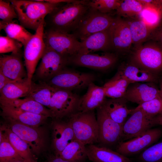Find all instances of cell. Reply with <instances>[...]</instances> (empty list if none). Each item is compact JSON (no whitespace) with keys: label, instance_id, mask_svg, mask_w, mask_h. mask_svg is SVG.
<instances>
[{"label":"cell","instance_id":"cell-29","mask_svg":"<svg viewBox=\"0 0 162 162\" xmlns=\"http://www.w3.org/2000/svg\"><path fill=\"white\" fill-rule=\"evenodd\" d=\"M0 104L12 106L31 113L52 118L49 109L31 99L24 98L6 102H0Z\"/></svg>","mask_w":162,"mask_h":162},{"label":"cell","instance_id":"cell-2","mask_svg":"<svg viewBox=\"0 0 162 162\" xmlns=\"http://www.w3.org/2000/svg\"><path fill=\"white\" fill-rule=\"evenodd\" d=\"M13 5L21 25L35 32L46 16L64 3L45 0H8Z\"/></svg>","mask_w":162,"mask_h":162},{"label":"cell","instance_id":"cell-39","mask_svg":"<svg viewBox=\"0 0 162 162\" xmlns=\"http://www.w3.org/2000/svg\"><path fill=\"white\" fill-rule=\"evenodd\" d=\"M22 44L7 36H0V53L3 54L11 52L12 53H22Z\"/></svg>","mask_w":162,"mask_h":162},{"label":"cell","instance_id":"cell-12","mask_svg":"<svg viewBox=\"0 0 162 162\" xmlns=\"http://www.w3.org/2000/svg\"><path fill=\"white\" fill-rule=\"evenodd\" d=\"M10 129L29 146L33 153L40 154L45 148L46 134L39 127L29 126L11 120H7Z\"/></svg>","mask_w":162,"mask_h":162},{"label":"cell","instance_id":"cell-46","mask_svg":"<svg viewBox=\"0 0 162 162\" xmlns=\"http://www.w3.org/2000/svg\"><path fill=\"white\" fill-rule=\"evenodd\" d=\"M157 7L159 10L162 19V0H158Z\"/></svg>","mask_w":162,"mask_h":162},{"label":"cell","instance_id":"cell-33","mask_svg":"<svg viewBox=\"0 0 162 162\" xmlns=\"http://www.w3.org/2000/svg\"><path fill=\"white\" fill-rule=\"evenodd\" d=\"M132 83L125 79H110L103 86L106 97L112 99L124 97L128 87Z\"/></svg>","mask_w":162,"mask_h":162},{"label":"cell","instance_id":"cell-5","mask_svg":"<svg viewBox=\"0 0 162 162\" xmlns=\"http://www.w3.org/2000/svg\"><path fill=\"white\" fill-rule=\"evenodd\" d=\"M97 78L92 73L82 72L65 68L45 82L56 89L72 91L87 87Z\"/></svg>","mask_w":162,"mask_h":162},{"label":"cell","instance_id":"cell-9","mask_svg":"<svg viewBox=\"0 0 162 162\" xmlns=\"http://www.w3.org/2000/svg\"><path fill=\"white\" fill-rule=\"evenodd\" d=\"M44 21L24 47L23 57L28 80L31 83L37 64L42 56L46 46L43 35Z\"/></svg>","mask_w":162,"mask_h":162},{"label":"cell","instance_id":"cell-41","mask_svg":"<svg viewBox=\"0 0 162 162\" xmlns=\"http://www.w3.org/2000/svg\"><path fill=\"white\" fill-rule=\"evenodd\" d=\"M136 108L140 109L148 116L154 117L162 112V99L157 98L138 105Z\"/></svg>","mask_w":162,"mask_h":162},{"label":"cell","instance_id":"cell-6","mask_svg":"<svg viewBox=\"0 0 162 162\" xmlns=\"http://www.w3.org/2000/svg\"><path fill=\"white\" fill-rule=\"evenodd\" d=\"M114 18L110 14L102 13L89 8L72 34L82 41L93 34L108 29Z\"/></svg>","mask_w":162,"mask_h":162},{"label":"cell","instance_id":"cell-16","mask_svg":"<svg viewBox=\"0 0 162 162\" xmlns=\"http://www.w3.org/2000/svg\"><path fill=\"white\" fill-rule=\"evenodd\" d=\"M130 114L122 126V141L136 137L156 125L155 117H151L140 109H133Z\"/></svg>","mask_w":162,"mask_h":162},{"label":"cell","instance_id":"cell-35","mask_svg":"<svg viewBox=\"0 0 162 162\" xmlns=\"http://www.w3.org/2000/svg\"><path fill=\"white\" fill-rule=\"evenodd\" d=\"M143 8L138 0H120L115 13L117 16L124 18H134L138 17Z\"/></svg>","mask_w":162,"mask_h":162},{"label":"cell","instance_id":"cell-7","mask_svg":"<svg viewBox=\"0 0 162 162\" xmlns=\"http://www.w3.org/2000/svg\"><path fill=\"white\" fill-rule=\"evenodd\" d=\"M41 59L32 78L38 82L47 81L69 64L68 58L46 46Z\"/></svg>","mask_w":162,"mask_h":162},{"label":"cell","instance_id":"cell-24","mask_svg":"<svg viewBox=\"0 0 162 162\" xmlns=\"http://www.w3.org/2000/svg\"><path fill=\"white\" fill-rule=\"evenodd\" d=\"M87 158L93 162H132L131 160L117 152L94 144L86 146Z\"/></svg>","mask_w":162,"mask_h":162},{"label":"cell","instance_id":"cell-19","mask_svg":"<svg viewBox=\"0 0 162 162\" xmlns=\"http://www.w3.org/2000/svg\"><path fill=\"white\" fill-rule=\"evenodd\" d=\"M52 124V146L55 155L58 156L67 145L75 138L68 121L55 119Z\"/></svg>","mask_w":162,"mask_h":162},{"label":"cell","instance_id":"cell-48","mask_svg":"<svg viewBox=\"0 0 162 162\" xmlns=\"http://www.w3.org/2000/svg\"><path fill=\"white\" fill-rule=\"evenodd\" d=\"M14 162H37L36 161H30L26 160H18Z\"/></svg>","mask_w":162,"mask_h":162},{"label":"cell","instance_id":"cell-18","mask_svg":"<svg viewBox=\"0 0 162 162\" xmlns=\"http://www.w3.org/2000/svg\"><path fill=\"white\" fill-rule=\"evenodd\" d=\"M123 78L135 82H156L158 76L142 69L130 62H123L118 67L117 71L110 79Z\"/></svg>","mask_w":162,"mask_h":162},{"label":"cell","instance_id":"cell-11","mask_svg":"<svg viewBox=\"0 0 162 162\" xmlns=\"http://www.w3.org/2000/svg\"><path fill=\"white\" fill-rule=\"evenodd\" d=\"M80 97L72 91L55 88L48 108L52 118L60 119L76 112Z\"/></svg>","mask_w":162,"mask_h":162},{"label":"cell","instance_id":"cell-14","mask_svg":"<svg viewBox=\"0 0 162 162\" xmlns=\"http://www.w3.org/2000/svg\"><path fill=\"white\" fill-rule=\"evenodd\" d=\"M118 55L115 52H105L100 54H77L69 58V64L100 70L105 71L117 62Z\"/></svg>","mask_w":162,"mask_h":162},{"label":"cell","instance_id":"cell-38","mask_svg":"<svg viewBox=\"0 0 162 162\" xmlns=\"http://www.w3.org/2000/svg\"><path fill=\"white\" fill-rule=\"evenodd\" d=\"M119 0H93L88 2L89 8L99 12L109 14L116 10L120 4Z\"/></svg>","mask_w":162,"mask_h":162},{"label":"cell","instance_id":"cell-26","mask_svg":"<svg viewBox=\"0 0 162 162\" xmlns=\"http://www.w3.org/2000/svg\"><path fill=\"white\" fill-rule=\"evenodd\" d=\"M31 84L27 78L7 85L0 90V102L24 98L29 91Z\"/></svg>","mask_w":162,"mask_h":162},{"label":"cell","instance_id":"cell-45","mask_svg":"<svg viewBox=\"0 0 162 162\" xmlns=\"http://www.w3.org/2000/svg\"><path fill=\"white\" fill-rule=\"evenodd\" d=\"M156 125H160L162 126V112L155 117Z\"/></svg>","mask_w":162,"mask_h":162},{"label":"cell","instance_id":"cell-21","mask_svg":"<svg viewBox=\"0 0 162 162\" xmlns=\"http://www.w3.org/2000/svg\"><path fill=\"white\" fill-rule=\"evenodd\" d=\"M2 115L7 120H11L29 126L38 127L48 117L25 111L14 106L0 104Z\"/></svg>","mask_w":162,"mask_h":162},{"label":"cell","instance_id":"cell-27","mask_svg":"<svg viewBox=\"0 0 162 162\" xmlns=\"http://www.w3.org/2000/svg\"><path fill=\"white\" fill-rule=\"evenodd\" d=\"M124 19L129 26L133 49L140 46L148 41L152 30L142 20L138 17Z\"/></svg>","mask_w":162,"mask_h":162},{"label":"cell","instance_id":"cell-17","mask_svg":"<svg viewBox=\"0 0 162 162\" xmlns=\"http://www.w3.org/2000/svg\"><path fill=\"white\" fill-rule=\"evenodd\" d=\"M153 82H135L128 87L124 97L128 101L139 105L160 98V91Z\"/></svg>","mask_w":162,"mask_h":162},{"label":"cell","instance_id":"cell-36","mask_svg":"<svg viewBox=\"0 0 162 162\" xmlns=\"http://www.w3.org/2000/svg\"><path fill=\"white\" fill-rule=\"evenodd\" d=\"M138 17L152 30L162 22L159 9L153 6L143 7Z\"/></svg>","mask_w":162,"mask_h":162},{"label":"cell","instance_id":"cell-43","mask_svg":"<svg viewBox=\"0 0 162 162\" xmlns=\"http://www.w3.org/2000/svg\"><path fill=\"white\" fill-rule=\"evenodd\" d=\"M16 81L17 80H13L10 79L0 72V90L7 85Z\"/></svg>","mask_w":162,"mask_h":162},{"label":"cell","instance_id":"cell-1","mask_svg":"<svg viewBox=\"0 0 162 162\" xmlns=\"http://www.w3.org/2000/svg\"><path fill=\"white\" fill-rule=\"evenodd\" d=\"M87 3L84 1H74L63 3L46 16L44 29L70 33L88 11Z\"/></svg>","mask_w":162,"mask_h":162},{"label":"cell","instance_id":"cell-15","mask_svg":"<svg viewBox=\"0 0 162 162\" xmlns=\"http://www.w3.org/2000/svg\"><path fill=\"white\" fill-rule=\"evenodd\" d=\"M112 50L118 55L130 52L132 42L129 26L124 18L114 17L109 28Z\"/></svg>","mask_w":162,"mask_h":162},{"label":"cell","instance_id":"cell-44","mask_svg":"<svg viewBox=\"0 0 162 162\" xmlns=\"http://www.w3.org/2000/svg\"><path fill=\"white\" fill-rule=\"evenodd\" d=\"M49 162H71L65 160L58 156L55 155L50 160Z\"/></svg>","mask_w":162,"mask_h":162},{"label":"cell","instance_id":"cell-4","mask_svg":"<svg viewBox=\"0 0 162 162\" xmlns=\"http://www.w3.org/2000/svg\"><path fill=\"white\" fill-rule=\"evenodd\" d=\"M68 117L76 139L86 146L98 142V124L94 110L76 112Z\"/></svg>","mask_w":162,"mask_h":162},{"label":"cell","instance_id":"cell-28","mask_svg":"<svg viewBox=\"0 0 162 162\" xmlns=\"http://www.w3.org/2000/svg\"><path fill=\"white\" fill-rule=\"evenodd\" d=\"M55 89L44 82L37 83L32 81L29 91L24 98L34 100L48 108Z\"/></svg>","mask_w":162,"mask_h":162},{"label":"cell","instance_id":"cell-23","mask_svg":"<svg viewBox=\"0 0 162 162\" xmlns=\"http://www.w3.org/2000/svg\"><path fill=\"white\" fill-rule=\"evenodd\" d=\"M109 28L93 34L81 41L78 54L92 53L99 51L108 52L112 50Z\"/></svg>","mask_w":162,"mask_h":162},{"label":"cell","instance_id":"cell-25","mask_svg":"<svg viewBox=\"0 0 162 162\" xmlns=\"http://www.w3.org/2000/svg\"><path fill=\"white\" fill-rule=\"evenodd\" d=\"M128 101L124 97L106 99L102 106L109 116L114 121L123 126L133 109L127 106Z\"/></svg>","mask_w":162,"mask_h":162},{"label":"cell","instance_id":"cell-42","mask_svg":"<svg viewBox=\"0 0 162 162\" xmlns=\"http://www.w3.org/2000/svg\"><path fill=\"white\" fill-rule=\"evenodd\" d=\"M148 40L154 41L162 46V22L152 31Z\"/></svg>","mask_w":162,"mask_h":162},{"label":"cell","instance_id":"cell-13","mask_svg":"<svg viewBox=\"0 0 162 162\" xmlns=\"http://www.w3.org/2000/svg\"><path fill=\"white\" fill-rule=\"evenodd\" d=\"M162 136L160 129L151 128L129 140L120 142L116 152L126 157L137 154L156 142Z\"/></svg>","mask_w":162,"mask_h":162},{"label":"cell","instance_id":"cell-34","mask_svg":"<svg viewBox=\"0 0 162 162\" xmlns=\"http://www.w3.org/2000/svg\"><path fill=\"white\" fill-rule=\"evenodd\" d=\"M25 160L10 143L2 128L0 130V162H14Z\"/></svg>","mask_w":162,"mask_h":162},{"label":"cell","instance_id":"cell-3","mask_svg":"<svg viewBox=\"0 0 162 162\" xmlns=\"http://www.w3.org/2000/svg\"><path fill=\"white\" fill-rule=\"evenodd\" d=\"M129 62L140 68L158 76L162 72V46L148 40L133 49Z\"/></svg>","mask_w":162,"mask_h":162},{"label":"cell","instance_id":"cell-37","mask_svg":"<svg viewBox=\"0 0 162 162\" xmlns=\"http://www.w3.org/2000/svg\"><path fill=\"white\" fill-rule=\"evenodd\" d=\"M138 159L140 162H162V140L144 150Z\"/></svg>","mask_w":162,"mask_h":162},{"label":"cell","instance_id":"cell-20","mask_svg":"<svg viewBox=\"0 0 162 162\" xmlns=\"http://www.w3.org/2000/svg\"><path fill=\"white\" fill-rule=\"evenodd\" d=\"M22 53H12L10 55L1 54L0 56V72L15 80L27 78L22 62Z\"/></svg>","mask_w":162,"mask_h":162},{"label":"cell","instance_id":"cell-22","mask_svg":"<svg viewBox=\"0 0 162 162\" xmlns=\"http://www.w3.org/2000/svg\"><path fill=\"white\" fill-rule=\"evenodd\" d=\"M86 93L80 97L77 112H83L94 110L102 106L106 98L104 88L90 83Z\"/></svg>","mask_w":162,"mask_h":162},{"label":"cell","instance_id":"cell-31","mask_svg":"<svg viewBox=\"0 0 162 162\" xmlns=\"http://www.w3.org/2000/svg\"><path fill=\"white\" fill-rule=\"evenodd\" d=\"M58 156L71 162H84L87 158L86 146L75 139L67 145Z\"/></svg>","mask_w":162,"mask_h":162},{"label":"cell","instance_id":"cell-30","mask_svg":"<svg viewBox=\"0 0 162 162\" xmlns=\"http://www.w3.org/2000/svg\"><path fill=\"white\" fill-rule=\"evenodd\" d=\"M8 140L16 151L25 160L36 161L28 145L14 133L8 125L1 126Z\"/></svg>","mask_w":162,"mask_h":162},{"label":"cell","instance_id":"cell-8","mask_svg":"<svg viewBox=\"0 0 162 162\" xmlns=\"http://www.w3.org/2000/svg\"><path fill=\"white\" fill-rule=\"evenodd\" d=\"M43 38L46 46L68 59L80 48V41L72 34L44 29Z\"/></svg>","mask_w":162,"mask_h":162},{"label":"cell","instance_id":"cell-10","mask_svg":"<svg viewBox=\"0 0 162 162\" xmlns=\"http://www.w3.org/2000/svg\"><path fill=\"white\" fill-rule=\"evenodd\" d=\"M98 124V142L109 148L122 141V126L112 119L102 106L96 109Z\"/></svg>","mask_w":162,"mask_h":162},{"label":"cell","instance_id":"cell-47","mask_svg":"<svg viewBox=\"0 0 162 162\" xmlns=\"http://www.w3.org/2000/svg\"><path fill=\"white\" fill-rule=\"evenodd\" d=\"M160 98L162 99V79L160 81Z\"/></svg>","mask_w":162,"mask_h":162},{"label":"cell","instance_id":"cell-40","mask_svg":"<svg viewBox=\"0 0 162 162\" xmlns=\"http://www.w3.org/2000/svg\"><path fill=\"white\" fill-rule=\"evenodd\" d=\"M0 23H9L14 22L18 16L14 7L8 0H0Z\"/></svg>","mask_w":162,"mask_h":162},{"label":"cell","instance_id":"cell-32","mask_svg":"<svg viewBox=\"0 0 162 162\" xmlns=\"http://www.w3.org/2000/svg\"><path fill=\"white\" fill-rule=\"evenodd\" d=\"M0 29L4 30L7 36L19 42L23 47L33 35L23 26L14 22L0 23Z\"/></svg>","mask_w":162,"mask_h":162}]
</instances>
